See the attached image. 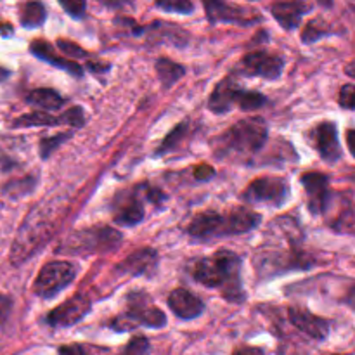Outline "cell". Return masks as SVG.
Returning a JSON list of instances; mask_svg holds the SVG:
<instances>
[{
  "label": "cell",
  "instance_id": "obj_1",
  "mask_svg": "<svg viewBox=\"0 0 355 355\" xmlns=\"http://www.w3.org/2000/svg\"><path fill=\"white\" fill-rule=\"evenodd\" d=\"M193 276L198 283L208 288H218L229 302H243L241 260L229 250H218L207 259L198 260L193 267Z\"/></svg>",
  "mask_w": 355,
  "mask_h": 355
},
{
  "label": "cell",
  "instance_id": "obj_2",
  "mask_svg": "<svg viewBox=\"0 0 355 355\" xmlns=\"http://www.w3.org/2000/svg\"><path fill=\"white\" fill-rule=\"evenodd\" d=\"M267 141L266 121L259 116L246 118L232 125L220 137H217V156L255 155Z\"/></svg>",
  "mask_w": 355,
  "mask_h": 355
},
{
  "label": "cell",
  "instance_id": "obj_3",
  "mask_svg": "<svg viewBox=\"0 0 355 355\" xmlns=\"http://www.w3.org/2000/svg\"><path fill=\"white\" fill-rule=\"evenodd\" d=\"M52 231H54V225L49 218L42 217L38 210L31 211L14 239V245L10 248V262L14 266H19L31 255H35L38 248H42L45 241L51 238Z\"/></svg>",
  "mask_w": 355,
  "mask_h": 355
},
{
  "label": "cell",
  "instance_id": "obj_4",
  "mask_svg": "<svg viewBox=\"0 0 355 355\" xmlns=\"http://www.w3.org/2000/svg\"><path fill=\"white\" fill-rule=\"evenodd\" d=\"M128 309L123 315H118L111 328L114 331H128L137 326H148V328H163L166 324V318L158 307H155L151 298L142 291L128 295Z\"/></svg>",
  "mask_w": 355,
  "mask_h": 355
},
{
  "label": "cell",
  "instance_id": "obj_5",
  "mask_svg": "<svg viewBox=\"0 0 355 355\" xmlns=\"http://www.w3.org/2000/svg\"><path fill=\"white\" fill-rule=\"evenodd\" d=\"M121 243V234L111 227H90L76 231L61 245L59 252L68 255H87V253L111 252Z\"/></svg>",
  "mask_w": 355,
  "mask_h": 355
},
{
  "label": "cell",
  "instance_id": "obj_6",
  "mask_svg": "<svg viewBox=\"0 0 355 355\" xmlns=\"http://www.w3.org/2000/svg\"><path fill=\"white\" fill-rule=\"evenodd\" d=\"M266 104V96L253 90H243L232 78H225L215 87L211 92L208 107L214 113H227L232 106H238L243 111L259 110Z\"/></svg>",
  "mask_w": 355,
  "mask_h": 355
},
{
  "label": "cell",
  "instance_id": "obj_7",
  "mask_svg": "<svg viewBox=\"0 0 355 355\" xmlns=\"http://www.w3.org/2000/svg\"><path fill=\"white\" fill-rule=\"evenodd\" d=\"M76 276V267L69 262H49L35 279L33 290L38 297L52 298L64 290Z\"/></svg>",
  "mask_w": 355,
  "mask_h": 355
},
{
  "label": "cell",
  "instance_id": "obj_8",
  "mask_svg": "<svg viewBox=\"0 0 355 355\" xmlns=\"http://www.w3.org/2000/svg\"><path fill=\"white\" fill-rule=\"evenodd\" d=\"M290 186L281 177H260L255 179L245 191V200L250 203H267L281 207L288 200Z\"/></svg>",
  "mask_w": 355,
  "mask_h": 355
},
{
  "label": "cell",
  "instance_id": "obj_9",
  "mask_svg": "<svg viewBox=\"0 0 355 355\" xmlns=\"http://www.w3.org/2000/svg\"><path fill=\"white\" fill-rule=\"evenodd\" d=\"M243 71L250 76H262L267 80L279 78L284 68V59L270 52H252L246 54L241 61Z\"/></svg>",
  "mask_w": 355,
  "mask_h": 355
},
{
  "label": "cell",
  "instance_id": "obj_10",
  "mask_svg": "<svg viewBox=\"0 0 355 355\" xmlns=\"http://www.w3.org/2000/svg\"><path fill=\"white\" fill-rule=\"evenodd\" d=\"M205 9H207L208 19L214 23H234L246 26V24L259 23L262 17L252 9H245L241 6H234V3L225 2H205Z\"/></svg>",
  "mask_w": 355,
  "mask_h": 355
},
{
  "label": "cell",
  "instance_id": "obj_11",
  "mask_svg": "<svg viewBox=\"0 0 355 355\" xmlns=\"http://www.w3.org/2000/svg\"><path fill=\"white\" fill-rule=\"evenodd\" d=\"M90 307H92V304H90L89 298L83 297V295H76V297L69 298L64 304L55 307L47 315V324L54 326V328H66V326L76 324L89 314Z\"/></svg>",
  "mask_w": 355,
  "mask_h": 355
},
{
  "label": "cell",
  "instance_id": "obj_12",
  "mask_svg": "<svg viewBox=\"0 0 355 355\" xmlns=\"http://www.w3.org/2000/svg\"><path fill=\"white\" fill-rule=\"evenodd\" d=\"M73 125V127H82L83 125V111L80 107H71L68 113L61 116H52L47 111H33L30 114L19 116L14 120L12 127H51V125Z\"/></svg>",
  "mask_w": 355,
  "mask_h": 355
},
{
  "label": "cell",
  "instance_id": "obj_13",
  "mask_svg": "<svg viewBox=\"0 0 355 355\" xmlns=\"http://www.w3.org/2000/svg\"><path fill=\"white\" fill-rule=\"evenodd\" d=\"M302 184L305 187L309 200V208L312 214H322L329 203L328 177L319 172H309L302 175Z\"/></svg>",
  "mask_w": 355,
  "mask_h": 355
},
{
  "label": "cell",
  "instance_id": "obj_14",
  "mask_svg": "<svg viewBox=\"0 0 355 355\" xmlns=\"http://www.w3.org/2000/svg\"><path fill=\"white\" fill-rule=\"evenodd\" d=\"M290 315V322L298 329V331L305 333L307 336L314 340H324L329 335V322L326 319L319 318V315L312 314L307 309L302 307H291L288 311Z\"/></svg>",
  "mask_w": 355,
  "mask_h": 355
},
{
  "label": "cell",
  "instance_id": "obj_15",
  "mask_svg": "<svg viewBox=\"0 0 355 355\" xmlns=\"http://www.w3.org/2000/svg\"><path fill=\"white\" fill-rule=\"evenodd\" d=\"M315 137V148H318L319 155L322 159L329 163H335L342 156V149H340L338 142V130L333 121H324V123L318 125L314 132Z\"/></svg>",
  "mask_w": 355,
  "mask_h": 355
},
{
  "label": "cell",
  "instance_id": "obj_16",
  "mask_svg": "<svg viewBox=\"0 0 355 355\" xmlns=\"http://www.w3.org/2000/svg\"><path fill=\"white\" fill-rule=\"evenodd\" d=\"M168 307L172 309L173 314L177 318L184 319V321H189V319H196L198 315L203 314L205 304L193 295L191 291L182 290H173L168 297Z\"/></svg>",
  "mask_w": 355,
  "mask_h": 355
},
{
  "label": "cell",
  "instance_id": "obj_17",
  "mask_svg": "<svg viewBox=\"0 0 355 355\" xmlns=\"http://www.w3.org/2000/svg\"><path fill=\"white\" fill-rule=\"evenodd\" d=\"M187 232L194 239L224 236V215L217 214V211H201L191 220Z\"/></svg>",
  "mask_w": 355,
  "mask_h": 355
},
{
  "label": "cell",
  "instance_id": "obj_18",
  "mask_svg": "<svg viewBox=\"0 0 355 355\" xmlns=\"http://www.w3.org/2000/svg\"><path fill=\"white\" fill-rule=\"evenodd\" d=\"M260 224V215L250 208H234L224 215V236L243 234Z\"/></svg>",
  "mask_w": 355,
  "mask_h": 355
},
{
  "label": "cell",
  "instance_id": "obj_19",
  "mask_svg": "<svg viewBox=\"0 0 355 355\" xmlns=\"http://www.w3.org/2000/svg\"><path fill=\"white\" fill-rule=\"evenodd\" d=\"M158 266V255L155 250L142 248L139 252L128 255L120 263V272L130 274V276H142V274H153Z\"/></svg>",
  "mask_w": 355,
  "mask_h": 355
},
{
  "label": "cell",
  "instance_id": "obj_20",
  "mask_svg": "<svg viewBox=\"0 0 355 355\" xmlns=\"http://www.w3.org/2000/svg\"><path fill=\"white\" fill-rule=\"evenodd\" d=\"M311 9L309 3L302 2H279L274 3L270 7V12L276 17L277 23L284 28V30H295L300 24L302 17L307 10Z\"/></svg>",
  "mask_w": 355,
  "mask_h": 355
},
{
  "label": "cell",
  "instance_id": "obj_21",
  "mask_svg": "<svg viewBox=\"0 0 355 355\" xmlns=\"http://www.w3.org/2000/svg\"><path fill=\"white\" fill-rule=\"evenodd\" d=\"M30 51L33 52V54L37 55L38 59H42V61H45V62H49V64L55 66V68L64 69V71H68L69 75L82 76V73H83L82 66L76 64L75 61H68L66 58H59V55L55 54L54 51H52V47L45 40H33V42H31Z\"/></svg>",
  "mask_w": 355,
  "mask_h": 355
},
{
  "label": "cell",
  "instance_id": "obj_22",
  "mask_svg": "<svg viewBox=\"0 0 355 355\" xmlns=\"http://www.w3.org/2000/svg\"><path fill=\"white\" fill-rule=\"evenodd\" d=\"M144 218V208L142 203L135 196L120 198V203L116 207L114 220L121 225H134Z\"/></svg>",
  "mask_w": 355,
  "mask_h": 355
},
{
  "label": "cell",
  "instance_id": "obj_23",
  "mask_svg": "<svg viewBox=\"0 0 355 355\" xmlns=\"http://www.w3.org/2000/svg\"><path fill=\"white\" fill-rule=\"evenodd\" d=\"M26 101L30 104H33V106L40 107V110H47V111H55L59 110V107L64 106V99H62V97L52 89L33 90V92L28 94Z\"/></svg>",
  "mask_w": 355,
  "mask_h": 355
},
{
  "label": "cell",
  "instance_id": "obj_24",
  "mask_svg": "<svg viewBox=\"0 0 355 355\" xmlns=\"http://www.w3.org/2000/svg\"><path fill=\"white\" fill-rule=\"evenodd\" d=\"M156 73H158V76H159V80H162L163 85L172 87L177 80L182 78L184 73H186V69H184V66L177 64V62L170 61V59L162 58V59H158V62H156Z\"/></svg>",
  "mask_w": 355,
  "mask_h": 355
},
{
  "label": "cell",
  "instance_id": "obj_25",
  "mask_svg": "<svg viewBox=\"0 0 355 355\" xmlns=\"http://www.w3.org/2000/svg\"><path fill=\"white\" fill-rule=\"evenodd\" d=\"M45 21V7L40 2H30L23 7L21 12V24L24 28H37L44 24Z\"/></svg>",
  "mask_w": 355,
  "mask_h": 355
},
{
  "label": "cell",
  "instance_id": "obj_26",
  "mask_svg": "<svg viewBox=\"0 0 355 355\" xmlns=\"http://www.w3.org/2000/svg\"><path fill=\"white\" fill-rule=\"evenodd\" d=\"M326 28L328 26H326V24H322L319 19L311 21V23L307 24V28L304 30V33H302V40H304L305 44H311V42L319 40V38L329 33V30H326Z\"/></svg>",
  "mask_w": 355,
  "mask_h": 355
},
{
  "label": "cell",
  "instance_id": "obj_27",
  "mask_svg": "<svg viewBox=\"0 0 355 355\" xmlns=\"http://www.w3.org/2000/svg\"><path fill=\"white\" fill-rule=\"evenodd\" d=\"M149 349H151V345H149L148 338H144V336H135V338H132L127 343V347L121 350L120 355H148Z\"/></svg>",
  "mask_w": 355,
  "mask_h": 355
},
{
  "label": "cell",
  "instance_id": "obj_28",
  "mask_svg": "<svg viewBox=\"0 0 355 355\" xmlns=\"http://www.w3.org/2000/svg\"><path fill=\"white\" fill-rule=\"evenodd\" d=\"M156 7L168 12H180V14H189L193 12L194 6L187 0H165V2H156Z\"/></svg>",
  "mask_w": 355,
  "mask_h": 355
},
{
  "label": "cell",
  "instance_id": "obj_29",
  "mask_svg": "<svg viewBox=\"0 0 355 355\" xmlns=\"http://www.w3.org/2000/svg\"><path fill=\"white\" fill-rule=\"evenodd\" d=\"M186 132H187V127L184 123L179 125V127L173 128V130L170 132L168 135H166V139H165V141H163V144L159 146L158 155H163V153H166V151H170V149L175 148V144L180 141V139L184 137V135H186Z\"/></svg>",
  "mask_w": 355,
  "mask_h": 355
},
{
  "label": "cell",
  "instance_id": "obj_30",
  "mask_svg": "<svg viewBox=\"0 0 355 355\" xmlns=\"http://www.w3.org/2000/svg\"><path fill=\"white\" fill-rule=\"evenodd\" d=\"M68 137H69V134H59V135H54V137L42 139V142H40L42 158L44 159L49 158V155H51V153L54 151L59 144H62V142H64Z\"/></svg>",
  "mask_w": 355,
  "mask_h": 355
},
{
  "label": "cell",
  "instance_id": "obj_31",
  "mask_svg": "<svg viewBox=\"0 0 355 355\" xmlns=\"http://www.w3.org/2000/svg\"><path fill=\"white\" fill-rule=\"evenodd\" d=\"M340 106L345 110H355V83H347L340 90Z\"/></svg>",
  "mask_w": 355,
  "mask_h": 355
},
{
  "label": "cell",
  "instance_id": "obj_32",
  "mask_svg": "<svg viewBox=\"0 0 355 355\" xmlns=\"http://www.w3.org/2000/svg\"><path fill=\"white\" fill-rule=\"evenodd\" d=\"M58 47L64 52V55H69V58H85L87 55V52L80 45L73 44L69 40H59Z\"/></svg>",
  "mask_w": 355,
  "mask_h": 355
},
{
  "label": "cell",
  "instance_id": "obj_33",
  "mask_svg": "<svg viewBox=\"0 0 355 355\" xmlns=\"http://www.w3.org/2000/svg\"><path fill=\"white\" fill-rule=\"evenodd\" d=\"M62 9L66 10V12L69 14V16L73 17H82L83 12H85V2H73V0H68V2H61Z\"/></svg>",
  "mask_w": 355,
  "mask_h": 355
},
{
  "label": "cell",
  "instance_id": "obj_34",
  "mask_svg": "<svg viewBox=\"0 0 355 355\" xmlns=\"http://www.w3.org/2000/svg\"><path fill=\"white\" fill-rule=\"evenodd\" d=\"M214 175H215V170L211 168L210 165H198L196 168H194V177H196L198 180H208Z\"/></svg>",
  "mask_w": 355,
  "mask_h": 355
},
{
  "label": "cell",
  "instance_id": "obj_35",
  "mask_svg": "<svg viewBox=\"0 0 355 355\" xmlns=\"http://www.w3.org/2000/svg\"><path fill=\"white\" fill-rule=\"evenodd\" d=\"M59 355H89L83 345H62L59 349Z\"/></svg>",
  "mask_w": 355,
  "mask_h": 355
},
{
  "label": "cell",
  "instance_id": "obj_36",
  "mask_svg": "<svg viewBox=\"0 0 355 355\" xmlns=\"http://www.w3.org/2000/svg\"><path fill=\"white\" fill-rule=\"evenodd\" d=\"M10 305H12V302L7 297H2V295H0V326L6 322L7 315H9L10 312Z\"/></svg>",
  "mask_w": 355,
  "mask_h": 355
},
{
  "label": "cell",
  "instance_id": "obj_37",
  "mask_svg": "<svg viewBox=\"0 0 355 355\" xmlns=\"http://www.w3.org/2000/svg\"><path fill=\"white\" fill-rule=\"evenodd\" d=\"M232 355H266L259 347H239Z\"/></svg>",
  "mask_w": 355,
  "mask_h": 355
},
{
  "label": "cell",
  "instance_id": "obj_38",
  "mask_svg": "<svg viewBox=\"0 0 355 355\" xmlns=\"http://www.w3.org/2000/svg\"><path fill=\"white\" fill-rule=\"evenodd\" d=\"M345 304L349 305V307L352 309V311L355 312V286H352L349 291H347V295H345Z\"/></svg>",
  "mask_w": 355,
  "mask_h": 355
},
{
  "label": "cell",
  "instance_id": "obj_39",
  "mask_svg": "<svg viewBox=\"0 0 355 355\" xmlns=\"http://www.w3.org/2000/svg\"><path fill=\"white\" fill-rule=\"evenodd\" d=\"M347 146H349L350 153L355 158V130H349L347 132Z\"/></svg>",
  "mask_w": 355,
  "mask_h": 355
},
{
  "label": "cell",
  "instance_id": "obj_40",
  "mask_svg": "<svg viewBox=\"0 0 355 355\" xmlns=\"http://www.w3.org/2000/svg\"><path fill=\"white\" fill-rule=\"evenodd\" d=\"M345 73H347V75H349V76H354V78H355V62H352V64L347 66Z\"/></svg>",
  "mask_w": 355,
  "mask_h": 355
}]
</instances>
